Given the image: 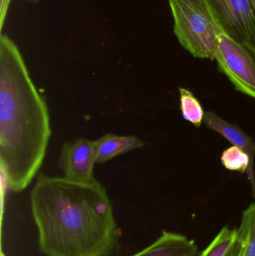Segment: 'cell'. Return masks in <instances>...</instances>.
<instances>
[{
	"label": "cell",
	"instance_id": "cell-13",
	"mask_svg": "<svg viewBox=\"0 0 255 256\" xmlns=\"http://www.w3.org/2000/svg\"><path fill=\"white\" fill-rule=\"evenodd\" d=\"M11 0H0V28L2 30Z\"/></svg>",
	"mask_w": 255,
	"mask_h": 256
},
{
	"label": "cell",
	"instance_id": "cell-1",
	"mask_svg": "<svg viewBox=\"0 0 255 256\" xmlns=\"http://www.w3.org/2000/svg\"><path fill=\"white\" fill-rule=\"evenodd\" d=\"M31 215L45 256H111L119 233L106 188L39 174L30 194Z\"/></svg>",
	"mask_w": 255,
	"mask_h": 256
},
{
	"label": "cell",
	"instance_id": "cell-4",
	"mask_svg": "<svg viewBox=\"0 0 255 256\" xmlns=\"http://www.w3.org/2000/svg\"><path fill=\"white\" fill-rule=\"evenodd\" d=\"M216 61L219 69L240 92L255 99V50L226 34L219 39Z\"/></svg>",
	"mask_w": 255,
	"mask_h": 256
},
{
	"label": "cell",
	"instance_id": "cell-12",
	"mask_svg": "<svg viewBox=\"0 0 255 256\" xmlns=\"http://www.w3.org/2000/svg\"><path fill=\"white\" fill-rule=\"evenodd\" d=\"M180 108L183 118L196 128L202 126L205 112L200 102L190 90L179 88Z\"/></svg>",
	"mask_w": 255,
	"mask_h": 256
},
{
	"label": "cell",
	"instance_id": "cell-5",
	"mask_svg": "<svg viewBox=\"0 0 255 256\" xmlns=\"http://www.w3.org/2000/svg\"><path fill=\"white\" fill-rule=\"evenodd\" d=\"M226 36L255 50V9L253 0H206Z\"/></svg>",
	"mask_w": 255,
	"mask_h": 256
},
{
	"label": "cell",
	"instance_id": "cell-15",
	"mask_svg": "<svg viewBox=\"0 0 255 256\" xmlns=\"http://www.w3.org/2000/svg\"><path fill=\"white\" fill-rule=\"evenodd\" d=\"M1 256H4V252H3V251H1Z\"/></svg>",
	"mask_w": 255,
	"mask_h": 256
},
{
	"label": "cell",
	"instance_id": "cell-2",
	"mask_svg": "<svg viewBox=\"0 0 255 256\" xmlns=\"http://www.w3.org/2000/svg\"><path fill=\"white\" fill-rule=\"evenodd\" d=\"M51 136L46 100L16 44L0 37V166L7 188H28L44 160Z\"/></svg>",
	"mask_w": 255,
	"mask_h": 256
},
{
	"label": "cell",
	"instance_id": "cell-14",
	"mask_svg": "<svg viewBox=\"0 0 255 256\" xmlns=\"http://www.w3.org/2000/svg\"><path fill=\"white\" fill-rule=\"evenodd\" d=\"M25 1L29 2L36 3L39 1V0H25Z\"/></svg>",
	"mask_w": 255,
	"mask_h": 256
},
{
	"label": "cell",
	"instance_id": "cell-16",
	"mask_svg": "<svg viewBox=\"0 0 255 256\" xmlns=\"http://www.w3.org/2000/svg\"><path fill=\"white\" fill-rule=\"evenodd\" d=\"M253 4H254L255 9V0H253Z\"/></svg>",
	"mask_w": 255,
	"mask_h": 256
},
{
	"label": "cell",
	"instance_id": "cell-6",
	"mask_svg": "<svg viewBox=\"0 0 255 256\" xmlns=\"http://www.w3.org/2000/svg\"><path fill=\"white\" fill-rule=\"evenodd\" d=\"M96 164L95 141L78 138L63 144L58 158V166L64 178L78 183L94 182V167Z\"/></svg>",
	"mask_w": 255,
	"mask_h": 256
},
{
	"label": "cell",
	"instance_id": "cell-7",
	"mask_svg": "<svg viewBox=\"0 0 255 256\" xmlns=\"http://www.w3.org/2000/svg\"><path fill=\"white\" fill-rule=\"evenodd\" d=\"M197 252L194 240L179 233L164 231L149 246L129 256H196Z\"/></svg>",
	"mask_w": 255,
	"mask_h": 256
},
{
	"label": "cell",
	"instance_id": "cell-10",
	"mask_svg": "<svg viewBox=\"0 0 255 256\" xmlns=\"http://www.w3.org/2000/svg\"><path fill=\"white\" fill-rule=\"evenodd\" d=\"M235 256H255V202L243 212Z\"/></svg>",
	"mask_w": 255,
	"mask_h": 256
},
{
	"label": "cell",
	"instance_id": "cell-8",
	"mask_svg": "<svg viewBox=\"0 0 255 256\" xmlns=\"http://www.w3.org/2000/svg\"><path fill=\"white\" fill-rule=\"evenodd\" d=\"M204 122L210 129L225 137L233 146L244 149L250 155L252 164L254 165L255 143L250 136L236 124L226 121L211 111L205 112Z\"/></svg>",
	"mask_w": 255,
	"mask_h": 256
},
{
	"label": "cell",
	"instance_id": "cell-3",
	"mask_svg": "<svg viewBox=\"0 0 255 256\" xmlns=\"http://www.w3.org/2000/svg\"><path fill=\"white\" fill-rule=\"evenodd\" d=\"M174 32L193 56L215 60L219 39L224 34L206 0H168Z\"/></svg>",
	"mask_w": 255,
	"mask_h": 256
},
{
	"label": "cell",
	"instance_id": "cell-9",
	"mask_svg": "<svg viewBox=\"0 0 255 256\" xmlns=\"http://www.w3.org/2000/svg\"><path fill=\"white\" fill-rule=\"evenodd\" d=\"M144 143L134 136L107 134L95 141L97 164H103L118 155L143 148Z\"/></svg>",
	"mask_w": 255,
	"mask_h": 256
},
{
	"label": "cell",
	"instance_id": "cell-11",
	"mask_svg": "<svg viewBox=\"0 0 255 256\" xmlns=\"http://www.w3.org/2000/svg\"><path fill=\"white\" fill-rule=\"evenodd\" d=\"M237 240V228L223 227L211 244L196 256H235Z\"/></svg>",
	"mask_w": 255,
	"mask_h": 256
}]
</instances>
